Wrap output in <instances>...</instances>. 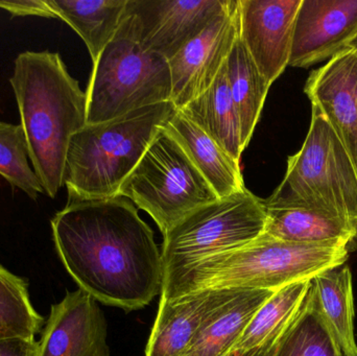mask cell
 <instances>
[{
  "mask_svg": "<svg viewBox=\"0 0 357 356\" xmlns=\"http://www.w3.org/2000/svg\"><path fill=\"white\" fill-rule=\"evenodd\" d=\"M50 226L65 269L98 302L137 311L161 295L162 253L131 201H68Z\"/></svg>",
  "mask_w": 357,
  "mask_h": 356,
  "instance_id": "1",
  "label": "cell"
},
{
  "mask_svg": "<svg viewBox=\"0 0 357 356\" xmlns=\"http://www.w3.org/2000/svg\"><path fill=\"white\" fill-rule=\"evenodd\" d=\"M10 84L31 167L46 196L56 198L64 186L71 138L86 125L85 91L60 54L50 50L19 54Z\"/></svg>",
  "mask_w": 357,
  "mask_h": 356,
  "instance_id": "2",
  "label": "cell"
},
{
  "mask_svg": "<svg viewBox=\"0 0 357 356\" xmlns=\"http://www.w3.org/2000/svg\"><path fill=\"white\" fill-rule=\"evenodd\" d=\"M349 244H298L262 234L247 246L199 261L163 279L160 300L203 290L278 291L345 265Z\"/></svg>",
  "mask_w": 357,
  "mask_h": 356,
  "instance_id": "3",
  "label": "cell"
},
{
  "mask_svg": "<svg viewBox=\"0 0 357 356\" xmlns=\"http://www.w3.org/2000/svg\"><path fill=\"white\" fill-rule=\"evenodd\" d=\"M177 110L165 102L105 123H86L71 138L67 153L68 201L119 196L123 182Z\"/></svg>",
  "mask_w": 357,
  "mask_h": 356,
  "instance_id": "4",
  "label": "cell"
},
{
  "mask_svg": "<svg viewBox=\"0 0 357 356\" xmlns=\"http://www.w3.org/2000/svg\"><path fill=\"white\" fill-rule=\"evenodd\" d=\"M85 93L90 125L171 102L169 61L142 46L139 22L128 6L114 37L93 63Z\"/></svg>",
  "mask_w": 357,
  "mask_h": 356,
  "instance_id": "5",
  "label": "cell"
},
{
  "mask_svg": "<svg viewBox=\"0 0 357 356\" xmlns=\"http://www.w3.org/2000/svg\"><path fill=\"white\" fill-rule=\"evenodd\" d=\"M264 204L266 208L312 209L357 226L356 167L316 107L301 150L289 157L282 182Z\"/></svg>",
  "mask_w": 357,
  "mask_h": 356,
  "instance_id": "6",
  "label": "cell"
},
{
  "mask_svg": "<svg viewBox=\"0 0 357 356\" xmlns=\"http://www.w3.org/2000/svg\"><path fill=\"white\" fill-rule=\"evenodd\" d=\"M119 196L148 212L163 236L187 215L220 199L163 127L123 182Z\"/></svg>",
  "mask_w": 357,
  "mask_h": 356,
  "instance_id": "7",
  "label": "cell"
},
{
  "mask_svg": "<svg viewBox=\"0 0 357 356\" xmlns=\"http://www.w3.org/2000/svg\"><path fill=\"white\" fill-rule=\"evenodd\" d=\"M266 219L264 200L248 188L199 207L165 235V277L251 244L264 234Z\"/></svg>",
  "mask_w": 357,
  "mask_h": 356,
  "instance_id": "8",
  "label": "cell"
},
{
  "mask_svg": "<svg viewBox=\"0 0 357 356\" xmlns=\"http://www.w3.org/2000/svg\"><path fill=\"white\" fill-rule=\"evenodd\" d=\"M238 37L237 0L169 59L172 98L181 110L207 91L220 75Z\"/></svg>",
  "mask_w": 357,
  "mask_h": 356,
  "instance_id": "9",
  "label": "cell"
},
{
  "mask_svg": "<svg viewBox=\"0 0 357 356\" xmlns=\"http://www.w3.org/2000/svg\"><path fill=\"white\" fill-rule=\"evenodd\" d=\"M231 3L232 0H129L128 10L139 22L142 46L169 61Z\"/></svg>",
  "mask_w": 357,
  "mask_h": 356,
  "instance_id": "10",
  "label": "cell"
},
{
  "mask_svg": "<svg viewBox=\"0 0 357 356\" xmlns=\"http://www.w3.org/2000/svg\"><path fill=\"white\" fill-rule=\"evenodd\" d=\"M301 1L237 0L239 38L271 86L289 66Z\"/></svg>",
  "mask_w": 357,
  "mask_h": 356,
  "instance_id": "11",
  "label": "cell"
},
{
  "mask_svg": "<svg viewBox=\"0 0 357 356\" xmlns=\"http://www.w3.org/2000/svg\"><path fill=\"white\" fill-rule=\"evenodd\" d=\"M357 38V0H302L289 66L307 68L331 60Z\"/></svg>",
  "mask_w": 357,
  "mask_h": 356,
  "instance_id": "12",
  "label": "cell"
},
{
  "mask_svg": "<svg viewBox=\"0 0 357 356\" xmlns=\"http://www.w3.org/2000/svg\"><path fill=\"white\" fill-rule=\"evenodd\" d=\"M107 322L98 301L83 290L52 305L38 356H110Z\"/></svg>",
  "mask_w": 357,
  "mask_h": 356,
  "instance_id": "13",
  "label": "cell"
},
{
  "mask_svg": "<svg viewBox=\"0 0 357 356\" xmlns=\"http://www.w3.org/2000/svg\"><path fill=\"white\" fill-rule=\"evenodd\" d=\"M304 92L349 154L357 173V50L349 46L314 69Z\"/></svg>",
  "mask_w": 357,
  "mask_h": 356,
  "instance_id": "14",
  "label": "cell"
},
{
  "mask_svg": "<svg viewBox=\"0 0 357 356\" xmlns=\"http://www.w3.org/2000/svg\"><path fill=\"white\" fill-rule=\"evenodd\" d=\"M239 290H203L160 300L146 356H183L204 324Z\"/></svg>",
  "mask_w": 357,
  "mask_h": 356,
  "instance_id": "15",
  "label": "cell"
},
{
  "mask_svg": "<svg viewBox=\"0 0 357 356\" xmlns=\"http://www.w3.org/2000/svg\"><path fill=\"white\" fill-rule=\"evenodd\" d=\"M162 127L182 146L218 198L247 188L241 175V162L233 159L182 111L177 110Z\"/></svg>",
  "mask_w": 357,
  "mask_h": 356,
  "instance_id": "16",
  "label": "cell"
},
{
  "mask_svg": "<svg viewBox=\"0 0 357 356\" xmlns=\"http://www.w3.org/2000/svg\"><path fill=\"white\" fill-rule=\"evenodd\" d=\"M310 294L319 315L343 356H357L354 336V301L350 268L327 270L312 278Z\"/></svg>",
  "mask_w": 357,
  "mask_h": 356,
  "instance_id": "17",
  "label": "cell"
},
{
  "mask_svg": "<svg viewBox=\"0 0 357 356\" xmlns=\"http://www.w3.org/2000/svg\"><path fill=\"white\" fill-rule=\"evenodd\" d=\"M276 291L239 290L204 324L183 356H225L232 350L237 340L259 307Z\"/></svg>",
  "mask_w": 357,
  "mask_h": 356,
  "instance_id": "18",
  "label": "cell"
},
{
  "mask_svg": "<svg viewBox=\"0 0 357 356\" xmlns=\"http://www.w3.org/2000/svg\"><path fill=\"white\" fill-rule=\"evenodd\" d=\"M180 111L241 162L245 148L241 142L238 115L229 89L226 64L211 87Z\"/></svg>",
  "mask_w": 357,
  "mask_h": 356,
  "instance_id": "19",
  "label": "cell"
},
{
  "mask_svg": "<svg viewBox=\"0 0 357 356\" xmlns=\"http://www.w3.org/2000/svg\"><path fill=\"white\" fill-rule=\"evenodd\" d=\"M56 18L62 19L83 39L96 62L121 26L129 0H45Z\"/></svg>",
  "mask_w": 357,
  "mask_h": 356,
  "instance_id": "20",
  "label": "cell"
},
{
  "mask_svg": "<svg viewBox=\"0 0 357 356\" xmlns=\"http://www.w3.org/2000/svg\"><path fill=\"white\" fill-rule=\"evenodd\" d=\"M264 235L298 244L344 242L357 236V226L341 217L306 208H266Z\"/></svg>",
  "mask_w": 357,
  "mask_h": 356,
  "instance_id": "21",
  "label": "cell"
},
{
  "mask_svg": "<svg viewBox=\"0 0 357 356\" xmlns=\"http://www.w3.org/2000/svg\"><path fill=\"white\" fill-rule=\"evenodd\" d=\"M226 71L245 150L259 121L271 85L256 66L239 36L227 59Z\"/></svg>",
  "mask_w": 357,
  "mask_h": 356,
  "instance_id": "22",
  "label": "cell"
},
{
  "mask_svg": "<svg viewBox=\"0 0 357 356\" xmlns=\"http://www.w3.org/2000/svg\"><path fill=\"white\" fill-rule=\"evenodd\" d=\"M310 281H300L276 291L259 307L230 353L245 355L264 344L268 338L287 327L305 299Z\"/></svg>",
  "mask_w": 357,
  "mask_h": 356,
  "instance_id": "23",
  "label": "cell"
},
{
  "mask_svg": "<svg viewBox=\"0 0 357 356\" xmlns=\"http://www.w3.org/2000/svg\"><path fill=\"white\" fill-rule=\"evenodd\" d=\"M43 324L29 298L26 280L0 265V340H36Z\"/></svg>",
  "mask_w": 357,
  "mask_h": 356,
  "instance_id": "24",
  "label": "cell"
},
{
  "mask_svg": "<svg viewBox=\"0 0 357 356\" xmlns=\"http://www.w3.org/2000/svg\"><path fill=\"white\" fill-rule=\"evenodd\" d=\"M275 356H343L314 307L310 286L299 311L281 336Z\"/></svg>",
  "mask_w": 357,
  "mask_h": 356,
  "instance_id": "25",
  "label": "cell"
},
{
  "mask_svg": "<svg viewBox=\"0 0 357 356\" xmlns=\"http://www.w3.org/2000/svg\"><path fill=\"white\" fill-rule=\"evenodd\" d=\"M0 176L33 200L45 194L31 167L26 138L20 125L0 121Z\"/></svg>",
  "mask_w": 357,
  "mask_h": 356,
  "instance_id": "26",
  "label": "cell"
},
{
  "mask_svg": "<svg viewBox=\"0 0 357 356\" xmlns=\"http://www.w3.org/2000/svg\"><path fill=\"white\" fill-rule=\"evenodd\" d=\"M0 8L13 16H36L42 18L56 19L45 0H23V1H0Z\"/></svg>",
  "mask_w": 357,
  "mask_h": 356,
  "instance_id": "27",
  "label": "cell"
},
{
  "mask_svg": "<svg viewBox=\"0 0 357 356\" xmlns=\"http://www.w3.org/2000/svg\"><path fill=\"white\" fill-rule=\"evenodd\" d=\"M39 343L29 339L0 340V356H38Z\"/></svg>",
  "mask_w": 357,
  "mask_h": 356,
  "instance_id": "28",
  "label": "cell"
},
{
  "mask_svg": "<svg viewBox=\"0 0 357 356\" xmlns=\"http://www.w3.org/2000/svg\"><path fill=\"white\" fill-rule=\"evenodd\" d=\"M289 325L279 330L276 334H273L271 338H268L264 344L260 345L255 350L245 353L243 356H275V355H276L277 348H278L279 342H280L281 336L284 334Z\"/></svg>",
  "mask_w": 357,
  "mask_h": 356,
  "instance_id": "29",
  "label": "cell"
},
{
  "mask_svg": "<svg viewBox=\"0 0 357 356\" xmlns=\"http://www.w3.org/2000/svg\"><path fill=\"white\" fill-rule=\"evenodd\" d=\"M243 355H239V353H229L228 355L225 356H243Z\"/></svg>",
  "mask_w": 357,
  "mask_h": 356,
  "instance_id": "30",
  "label": "cell"
},
{
  "mask_svg": "<svg viewBox=\"0 0 357 356\" xmlns=\"http://www.w3.org/2000/svg\"><path fill=\"white\" fill-rule=\"evenodd\" d=\"M351 46L352 47L356 48V49L357 50V38L356 40H354V43L351 44Z\"/></svg>",
  "mask_w": 357,
  "mask_h": 356,
  "instance_id": "31",
  "label": "cell"
}]
</instances>
